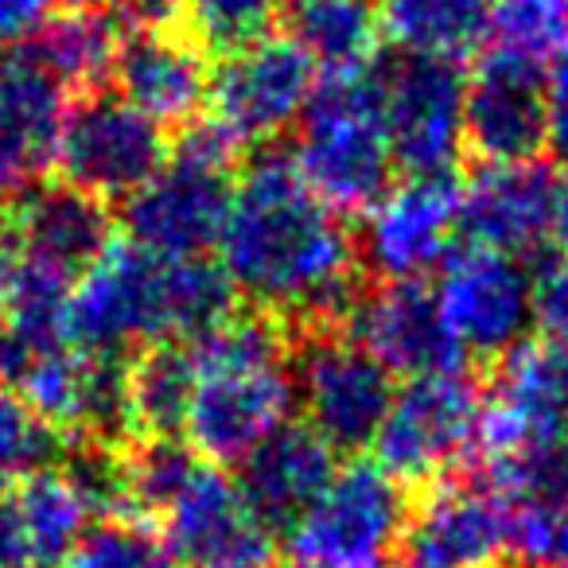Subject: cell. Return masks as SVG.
<instances>
[{
	"instance_id": "6da1fadb",
	"label": "cell",
	"mask_w": 568,
	"mask_h": 568,
	"mask_svg": "<svg viewBox=\"0 0 568 568\" xmlns=\"http://www.w3.org/2000/svg\"><path fill=\"white\" fill-rule=\"evenodd\" d=\"M214 250L230 288L268 316L332 324L358 301L355 237L284 152L245 164Z\"/></svg>"
},
{
	"instance_id": "7a4b0ae2",
	"label": "cell",
	"mask_w": 568,
	"mask_h": 568,
	"mask_svg": "<svg viewBox=\"0 0 568 568\" xmlns=\"http://www.w3.org/2000/svg\"><path fill=\"white\" fill-rule=\"evenodd\" d=\"M234 312L226 273L206 257H164L118 237L79 276L63 304V339L79 351L125 358V351L187 343Z\"/></svg>"
},
{
	"instance_id": "3957f363",
	"label": "cell",
	"mask_w": 568,
	"mask_h": 568,
	"mask_svg": "<svg viewBox=\"0 0 568 568\" xmlns=\"http://www.w3.org/2000/svg\"><path fill=\"white\" fill-rule=\"evenodd\" d=\"M191 386L183 436L219 467H237L257 444L293 420L296 386L281 327L268 316H222L187 339Z\"/></svg>"
},
{
	"instance_id": "277c9868",
	"label": "cell",
	"mask_w": 568,
	"mask_h": 568,
	"mask_svg": "<svg viewBox=\"0 0 568 568\" xmlns=\"http://www.w3.org/2000/svg\"><path fill=\"white\" fill-rule=\"evenodd\" d=\"M296 172L332 211H371L394 183V149L382 125L371 71L316 82L296 129Z\"/></svg>"
},
{
	"instance_id": "5b68a950",
	"label": "cell",
	"mask_w": 568,
	"mask_h": 568,
	"mask_svg": "<svg viewBox=\"0 0 568 568\" xmlns=\"http://www.w3.org/2000/svg\"><path fill=\"white\" fill-rule=\"evenodd\" d=\"M237 144L206 121H191L160 172L125 199V234L164 257H206L230 206Z\"/></svg>"
},
{
	"instance_id": "8992f818",
	"label": "cell",
	"mask_w": 568,
	"mask_h": 568,
	"mask_svg": "<svg viewBox=\"0 0 568 568\" xmlns=\"http://www.w3.org/2000/svg\"><path fill=\"white\" fill-rule=\"evenodd\" d=\"M405 521V483L386 467L358 459L335 467L327 487L288 526V541L308 568H394Z\"/></svg>"
},
{
	"instance_id": "52a82bcc",
	"label": "cell",
	"mask_w": 568,
	"mask_h": 568,
	"mask_svg": "<svg viewBox=\"0 0 568 568\" xmlns=\"http://www.w3.org/2000/svg\"><path fill=\"white\" fill-rule=\"evenodd\" d=\"M152 518L175 568H273L276 534L245 503L234 475L199 452Z\"/></svg>"
},
{
	"instance_id": "ba28073f",
	"label": "cell",
	"mask_w": 568,
	"mask_h": 568,
	"mask_svg": "<svg viewBox=\"0 0 568 568\" xmlns=\"http://www.w3.org/2000/svg\"><path fill=\"white\" fill-rule=\"evenodd\" d=\"M394 164L405 175H452L464 141V71L440 59L402 55L371 67Z\"/></svg>"
},
{
	"instance_id": "9c48e42d",
	"label": "cell",
	"mask_w": 568,
	"mask_h": 568,
	"mask_svg": "<svg viewBox=\"0 0 568 568\" xmlns=\"http://www.w3.org/2000/svg\"><path fill=\"white\" fill-rule=\"evenodd\" d=\"M479 425L483 394L464 371L413 378L394 394L374 436V464L386 467L397 483H433L479 448Z\"/></svg>"
},
{
	"instance_id": "30bf717a",
	"label": "cell",
	"mask_w": 568,
	"mask_h": 568,
	"mask_svg": "<svg viewBox=\"0 0 568 568\" xmlns=\"http://www.w3.org/2000/svg\"><path fill=\"white\" fill-rule=\"evenodd\" d=\"M436 304L467 358L503 363L534 332V268L514 253L464 245L436 281Z\"/></svg>"
},
{
	"instance_id": "8fae6325",
	"label": "cell",
	"mask_w": 568,
	"mask_h": 568,
	"mask_svg": "<svg viewBox=\"0 0 568 568\" xmlns=\"http://www.w3.org/2000/svg\"><path fill=\"white\" fill-rule=\"evenodd\" d=\"M168 160L164 125L144 118L121 94H90L71 105L51 168L59 183L94 199H129Z\"/></svg>"
},
{
	"instance_id": "7c38bea8",
	"label": "cell",
	"mask_w": 568,
	"mask_h": 568,
	"mask_svg": "<svg viewBox=\"0 0 568 568\" xmlns=\"http://www.w3.org/2000/svg\"><path fill=\"white\" fill-rule=\"evenodd\" d=\"M304 425L335 452L374 448L382 420L394 405V374L351 335H316L293 366Z\"/></svg>"
},
{
	"instance_id": "4fadbf2b",
	"label": "cell",
	"mask_w": 568,
	"mask_h": 568,
	"mask_svg": "<svg viewBox=\"0 0 568 568\" xmlns=\"http://www.w3.org/2000/svg\"><path fill=\"white\" fill-rule=\"evenodd\" d=\"M316 94V67L293 40H268L222 55L211 71V121L237 144H268L301 125Z\"/></svg>"
},
{
	"instance_id": "5bb4252c",
	"label": "cell",
	"mask_w": 568,
	"mask_h": 568,
	"mask_svg": "<svg viewBox=\"0 0 568 568\" xmlns=\"http://www.w3.org/2000/svg\"><path fill=\"white\" fill-rule=\"evenodd\" d=\"M459 237V183L405 175L366 211L363 257L382 281H420L452 257Z\"/></svg>"
},
{
	"instance_id": "9a60e30c",
	"label": "cell",
	"mask_w": 568,
	"mask_h": 568,
	"mask_svg": "<svg viewBox=\"0 0 568 568\" xmlns=\"http://www.w3.org/2000/svg\"><path fill=\"white\" fill-rule=\"evenodd\" d=\"M464 141L483 164H529L545 149V67L518 51H483L464 82Z\"/></svg>"
},
{
	"instance_id": "2e32d148",
	"label": "cell",
	"mask_w": 568,
	"mask_h": 568,
	"mask_svg": "<svg viewBox=\"0 0 568 568\" xmlns=\"http://www.w3.org/2000/svg\"><path fill=\"white\" fill-rule=\"evenodd\" d=\"M552 440H568V347L521 343L503 358L495 389L483 397L479 448L490 464Z\"/></svg>"
},
{
	"instance_id": "e0dca14e",
	"label": "cell",
	"mask_w": 568,
	"mask_h": 568,
	"mask_svg": "<svg viewBox=\"0 0 568 568\" xmlns=\"http://www.w3.org/2000/svg\"><path fill=\"white\" fill-rule=\"evenodd\" d=\"M351 339L366 347L394 378H433L459 374L467 363L464 347L448 332L436 293L420 281H386L358 296L347 312Z\"/></svg>"
},
{
	"instance_id": "ac0fdd59",
	"label": "cell",
	"mask_w": 568,
	"mask_h": 568,
	"mask_svg": "<svg viewBox=\"0 0 568 568\" xmlns=\"http://www.w3.org/2000/svg\"><path fill=\"white\" fill-rule=\"evenodd\" d=\"M510 510L490 483H444L409 514L394 568H495Z\"/></svg>"
},
{
	"instance_id": "d6986e66",
	"label": "cell",
	"mask_w": 568,
	"mask_h": 568,
	"mask_svg": "<svg viewBox=\"0 0 568 568\" xmlns=\"http://www.w3.org/2000/svg\"><path fill=\"white\" fill-rule=\"evenodd\" d=\"M12 394L51 428V433L110 436L129 428L125 417V358H105L71 343L40 355Z\"/></svg>"
},
{
	"instance_id": "ffe728a7",
	"label": "cell",
	"mask_w": 568,
	"mask_h": 568,
	"mask_svg": "<svg viewBox=\"0 0 568 568\" xmlns=\"http://www.w3.org/2000/svg\"><path fill=\"white\" fill-rule=\"evenodd\" d=\"M98 521L67 467H40L0 487V568H63Z\"/></svg>"
},
{
	"instance_id": "44dd1931",
	"label": "cell",
	"mask_w": 568,
	"mask_h": 568,
	"mask_svg": "<svg viewBox=\"0 0 568 568\" xmlns=\"http://www.w3.org/2000/svg\"><path fill=\"white\" fill-rule=\"evenodd\" d=\"M557 175L541 164H483L459 187V234L467 245L526 257L549 237Z\"/></svg>"
},
{
	"instance_id": "7402d4cb",
	"label": "cell",
	"mask_w": 568,
	"mask_h": 568,
	"mask_svg": "<svg viewBox=\"0 0 568 568\" xmlns=\"http://www.w3.org/2000/svg\"><path fill=\"white\" fill-rule=\"evenodd\" d=\"M113 82L121 98L156 125H191L211 94V67L199 43L152 20L125 32Z\"/></svg>"
},
{
	"instance_id": "603a6c76",
	"label": "cell",
	"mask_w": 568,
	"mask_h": 568,
	"mask_svg": "<svg viewBox=\"0 0 568 568\" xmlns=\"http://www.w3.org/2000/svg\"><path fill=\"white\" fill-rule=\"evenodd\" d=\"M12 230H17V257L71 284L113 242V219L102 199L67 183L28 191L20 206H12Z\"/></svg>"
},
{
	"instance_id": "cb8c5ba5",
	"label": "cell",
	"mask_w": 568,
	"mask_h": 568,
	"mask_svg": "<svg viewBox=\"0 0 568 568\" xmlns=\"http://www.w3.org/2000/svg\"><path fill=\"white\" fill-rule=\"evenodd\" d=\"M335 456L339 452L320 440L308 425L288 420L237 464V487L245 503L257 510V518L276 534L293 526L308 510L312 498L327 487V479L339 467Z\"/></svg>"
},
{
	"instance_id": "d4e9b609",
	"label": "cell",
	"mask_w": 568,
	"mask_h": 568,
	"mask_svg": "<svg viewBox=\"0 0 568 568\" xmlns=\"http://www.w3.org/2000/svg\"><path fill=\"white\" fill-rule=\"evenodd\" d=\"M67 113V87L32 51L0 59V144L28 168V175L51 168Z\"/></svg>"
},
{
	"instance_id": "484cf974",
	"label": "cell",
	"mask_w": 568,
	"mask_h": 568,
	"mask_svg": "<svg viewBox=\"0 0 568 568\" xmlns=\"http://www.w3.org/2000/svg\"><path fill=\"white\" fill-rule=\"evenodd\" d=\"M378 20L402 55L456 67L490 40V0H386Z\"/></svg>"
},
{
	"instance_id": "4316f807",
	"label": "cell",
	"mask_w": 568,
	"mask_h": 568,
	"mask_svg": "<svg viewBox=\"0 0 568 568\" xmlns=\"http://www.w3.org/2000/svg\"><path fill=\"white\" fill-rule=\"evenodd\" d=\"M121 40H125V28L118 12L98 9V4H74L67 12H51L32 32L28 51L67 90H94L113 74Z\"/></svg>"
},
{
	"instance_id": "83f0119b",
	"label": "cell",
	"mask_w": 568,
	"mask_h": 568,
	"mask_svg": "<svg viewBox=\"0 0 568 568\" xmlns=\"http://www.w3.org/2000/svg\"><path fill=\"white\" fill-rule=\"evenodd\" d=\"M288 40L316 71L358 74L378 63L382 20L371 0H296Z\"/></svg>"
},
{
	"instance_id": "f1b7e54d",
	"label": "cell",
	"mask_w": 568,
	"mask_h": 568,
	"mask_svg": "<svg viewBox=\"0 0 568 568\" xmlns=\"http://www.w3.org/2000/svg\"><path fill=\"white\" fill-rule=\"evenodd\" d=\"M195 366H191L187 343H160L144 347L136 363L125 366V417L129 428L144 433L149 440L183 433Z\"/></svg>"
},
{
	"instance_id": "f546056e",
	"label": "cell",
	"mask_w": 568,
	"mask_h": 568,
	"mask_svg": "<svg viewBox=\"0 0 568 568\" xmlns=\"http://www.w3.org/2000/svg\"><path fill=\"white\" fill-rule=\"evenodd\" d=\"M175 12L191 43L214 55H234L276 32L284 0H175Z\"/></svg>"
},
{
	"instance_id": "4dcf8cb0",
	"label": "cell",
	"mask_w": 568,
	"mask_h": 568,
	"mask_svg": "<svg viewBox=\"0 0 568 568\" xmlns=\"http://www.w3.org/2000/svg\"><path fill=\"white\" fill-rule=\"evenodd\" d=\"M498 48L549 67L568 55V0H490Z\"/></svg>"
},
{
	"instance_id": "1f68e13d",
	"label": "cell",
	"mask_w": 568,
	"mask_h": 568,
	"mask_svg": "<svg viewBox=\"0 0 568 568\" xmlns=\"http://www.w3.org/2000/svg\"><path fill=\"white\" fill-rule=\"evenodd\" d=\"M63 568H175L160 537L136 521H102L90 526L79 549Z\"/></svg>"
},
{
	"instance_id": "d6a6232c",
	"label": "cell",
	"mask_w": 568,
	"mask_h": 568,
	"mask_svg": "<svg viewBox=\"0 0 568 568\" xmlns=\"http://www.w3.org/2000/svg\"><path fill=\"white\" fill-rule=\"evenodd\" d=\"M51 452L55 433L12 389L0 386V487L48 467Z\"/></svg>"
},
{
	"instance_id": "836d02e7",
	"label": "cell",
	"mask_w": 568,
	"mask_h": 568,
	"mask_svg": "<svg viewBox=\"0 0 568 568\" xmlns=\"http://www.w3.org/2000/svg\"><path fill=\"white\" fill-rule=\"evenodd\" d=\"M510 545L541 568H568V498L565 503H506Z\"/></svg>"
},
{
	"instance_id": "e575fe53",
	"label": "cell",
	"mask_w": 568,
	"mask_h": 568,
	"mask_svg": "<svg viewBox=\"0 0 568 568\" xmlns=\"http://www.w3.org/2000/svg\"><path fill=\"white\" fill-rule=\"evenodd\" d=\"M534 327L568 347V253L534 273Z\"/></svg>"
},
{
	"instance_id": "d590c367",
	"label": "cell",
	"mask_w": 568,
	"mask_h": 568,
	"mask_svg": "<svg viewBox=\"0 0 568 568\" xmlns=\"http://www.w3.org/2000/svg\"><path fill=\"white\" fill-rule=\"evenodd\" d=\"M545 149L568 160V55L545 71Z\"/></svg>"
},
{
	"instance_id": "8d00e7d4",
	"label": "cell",
	"mask_w": 568,
	"mask_h": 568,
	"mask_svg": "<svg viewBox=\"0 0 568 568\" xmlns=\"http://www.w3.org/2000/svg\"><path fill=\"white\" fill-rule=\"evenodd\" d=\"M59 0H0V40L32 36L55 12Z\"/></svg>"
},
{
	"instance_id": "74e56055",
	"label": "cell",
	"mask_w": 568,
	"mask_h": 568,
	"mask_svg": "<svg viewBox=\"0 0 568 568\" xmlns=\"http://www.w3.org/2000/svg\"><path fill=\"white\" fill-rule=\"evenodd\" d=\"M82 4H98V9H110V12H129V17H141V24H152V12L168 9V0H82Z\"/></svg>"
},
{
	"instance_id": "f35d334b",
	"label": "cell",
	"mask_w": 568,
	"mask_h": 568,
	"mask_svg": "<svg viewBox=\"0 0 568 568\" xmlns=\"http://www.w3.org/2000/svg\"><path fill=\"white\" fill-rule=\"evenodd\" d=\"M24 183H32V175H28V168L20 164L17 156H12L4 144H0V199L9 195V191H20Z\"/></svg>"
},
{
	"instance_id": "ab89813d",
	"label": "cell",
	"mask_w": 568,
	"mask_h": 568,
	"mask_svg": "<svg viewBox=\"0 0 568 568\" xmlns=\"http://www.w3.org/2000/svg\"><path fill=\"white\" fill-rule=\"evenodd\" d=\"M549 237L560 245V253H568V180L557 183V203H552V226Z\"/></svg>"
},
{
	"instance_id": "60d3db41",
	"label": "cell",
	"mask_w": 568,
	"mask_h": 568,
	"mask_svg": "<svg viewBox=\"0 0 568 568\" xmlns=\"http://www.w3.org/2000/svg\"><path fill=\"white\" fill-rule=\"evenodd\" d=\"M12 253H17V230H12V206L0 199V276L9 268Z\"/></svg>"
},
{
	"instance_id": "b9f144b4",
	"label": "cell",
	"mask_w": 568,
	"mask_h": 568,
	"mask_svg": "<svg viewBox=\"0 0 568 568\" xmlns=\"http://www.w3.org/2000/svg\"><path fill=\"white\" fill-rule=\"evenodd\" d=\"M281 568H308V565H301V560H296V565H281Z\"/></svg>"
}]
</instances>
